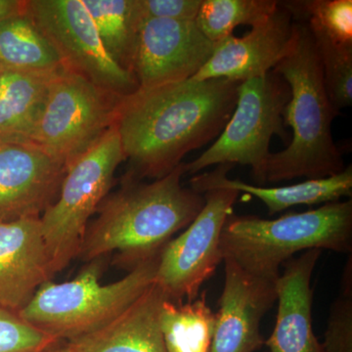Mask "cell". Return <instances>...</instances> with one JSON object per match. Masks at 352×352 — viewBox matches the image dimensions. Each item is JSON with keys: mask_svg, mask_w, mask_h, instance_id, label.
<instances>
[{"mask_svg": "<svg viewBox=\"0 0 352 352\" xmlns=\"http://www.w3.org/2000/svg\"><path fill=\"white\" fill-rule=\"evenodd\" d=\"M185 173L182 163L153 182L124 177L88 224L78 256L89 263L113 252L117 263L131 270L160 254L205 206L203 194L182 186Z\"/></svg>", "mask_w": 352, "mask_h": 352, "instance_id": "2", "label": "cell"}, {"mask_svg": "<svg viewBox=\"0 0 352 352\" xmlns=\"http://www.w3.org/2000/svg\"><path fill=\"white\" fill-rule=\"evenodd\" d=\"M24 10L56 48L65 66L118 96L138 89L133 74L109 56L82 0H25Z\"/></svg>", "mask_w": 352, "mask_h": 352, "instance_id": "10", "label": "cell"}, {"mask_svg": "<svg viewBox=\"0 0 352 352\" xmlns=\"http://www.w3.org/2000/svg\"><path fill=\"white\" fill-rule=\"evenodd\" d=\"M203 0H139L146 19L196 21Z\"/></svg>", "mask_w": 352, "mask_h": 352, "instance_id": "28", "label": "cell"}, {"mask_svg": "<svg viewBox=\"0 0 352 352\" xmlns=\"http://www.w3.org/2000/svg\"><path fill=\"white\" fill-rule=\"evenodd\" d=\"M273 71L291 89L283 119L293 138L283 151L270 153L261 184L298 177L319 179L342 173L346 168L344 157L332 133L333 120L340 112L329 97L320 58L305 23L295 20L293 46Z\"/></svg>", "mask_w": 352, "mask_h": 352, "instance_id": "3", "label": "cell"}, {"mask_svg": "<svg viewBox=\"0 0 352 352\" xmlns=\"http://www.w3.org/2000/svg\"><path fill=\"white\" fill-rule=\"evenodd\" d=\"M58 344L60 340L34 327L19 314L0 307V352H36Z\"/></svg>", "mask_w": 352, "mask_h": 352, "instance_id": "27", "label": "cell"}, {"mask_svg": "<svg viewBox=\"0 0 352 352\" xmlns=\"http://www.w3.org/2000/svg\"><path fill=\"white\" fill-rule=\"evenodd\" d=\"M120 98L65 66L51 85L32 144L68 168L113 126Z\"/></svg>", "mask_w": 352, "mask_h": 352, "instance_id": "8", "label": "cell"}, {"mask_svg": "<svg viewBox=\"0 0 352 352\" xmlns=\"http://www.w3.org/2000/svg\"><path fill=\"white\" fill-rule=\"evenodd\" d=\"M25 0H0V22L23 12Z\"/></svg>", "mask_w": 352, "mask_h": 352, "instance_id": "29", "label": "cell"}, {"mask_svg": "<svg viewBox=\"0 0 352 352\" xmlns=\"http://www.w3.org/2000/svg\"><path fill=\"white\" fill-rule=\"evenodd\" d=\"M53 276L41 217L0 222V307L19 314Z\"/></svg>", "mask_w": 352, "mask_h": 352, "instance_id": "15", "label": "cell"}, {"mask_svg": "<svg viewBox=\"0 0 352 352\" xmlns=\"http://www.w3.org/2000/svg\"><path fill=\"white\" fill-rule=\"evenodd\" d=\"M223 263L226 280L210 352L258 351L265 344L261 321L277 302L276 282L245 272L232 259Z\"/></svg>", "mask_w": 352, "mask_h": 352, "instance_id": "13", "label": "cell"}, {"mask_svg": "<svg viewBox=\"0 0 352 352\" xmlns=\"http://www.w3.org/2000/svg\"><path fill=\"white\" fill-rule=\"evenodd\" d=\"M351 256L342 277V292L329 315L324 352H352V268Z\"/></svg>", "mask_w": 352, "mask_h": 352, "instance_id": "26", "label": "cell"}, {"mask_svg": "<svg viewBox=\"0 0 352 352\" xmlns=\"http://www.w3.org/2000/svg\"><path fill=\"white\" fill-rule=\"evenodd\" d=\"M82 1L109 56L132 73L139 32L145 21L139 0Z\"/></svg>", "mask_w": 352, "mask_h": 352, "instance_id": "21", "label": "cell"}, {"mask_svg": "<svg viewBox=\"0 0 352 352\" xmlns=\"http://www.w3.org/2000/svg\"><path fill=\"white\" fill-rule=\"evenodd\" d=\"M234 164L217 166L214 170L194 176L190 179V188L204 194L214 188H229L256 196L263 201L273 215L298 205H319L333 203L352 195V168L349 164L342 173L319 179H308L298 184L287 186L264 187L248 184L238 179H229L227 173Z\"/></svg>", "mask_w": 352, "mask_h": 352, "instance_id": "17", "label": "cell"}, {"mask_svg": "<svg viewBox=\"0 0 352 352\" xmlns=\"http://www.w3.org/2000/svg\"><path fill=\"white\" fill-rule=\"evenodd\" d=\"M215 314L208 305L207 291L188 302L164 300L160 326L166 352H210Z\"/></svg>", "mask_w": 352, "mask_h": 352, "instance_id": "22", "label": "cell"}, {"mask_svg": "<svg viewBox=\"0 0 352 352\" xmlns=\"http://www.w3.org/2000/svg\"><path fill=\"white\" fill-rule=\"evenodd\" d=\"M60 69L0 75V144H32L51 85Z\"/></svg>", "mask_w": 352, "mask_h": 352, "instance_id": "19", "label": "cell"}, {"mask_svg": "<svg viewBox=\"0 0 352 352\" xmlns=\"http://www.w3.org/2000/svg\"><path fill=\"white\" fill-rule=\"evenodd\" d=\"M294 19L342 45L352 46L351 0L283 2Z\"/></svg>", "mask_w": 352, "mask_h": 352, "instance_id": "24", "label": "cell"}, {"mask_svg": "<svg viewBox=\"0 0 352 352\" xmlns=\"http://www.w3.org/2000/svg\"><path fill=\"white\" fill-rule=\"evenodd\" d=\"M295 39V20L283 2L267 20L252 27L245 36H227L214 43L210 61L196 80H224L242 82L273 71L286 57Z\"/></svg>", "mask_w": 352, "mask_h": 352, "instance_id": "12", "label": "cell"}, {"mask_svg": "<svg viewBox=\"0 0 352 352\" xmlns=\"http://www.w3.org/2000/svg\"><path fill=\"white\" fill-rule=\"evenodd\" d=\"M308 30L320 58L329 97L340 113L352 103V46L342 45L320 32Z\"/></svg>", "mask_w": 352, "mask_h": 352, "instance_id": "25", "label": "cell"}, {"mask_svg": "<svg viewBox=\"0 0 352 352\" xmlns=\"http://www.w3.org/2000/svg\"><path fill=\"white\" fill-rule=\"evenodd\" d=\"M276 0H203L196 23L204 36L219 43L238 25L261 24L276 11Z\"/></svg>", "mask_w": 352, "mask_h": 352, "instance_id": "23", "label": "cell"}, {"mask_svg": "<svg viewBox=\"0 0 352 352\" xmlns=\"http://www.w3.org/2000/svg\"><path fill=\"white\" fill-rule=\"evenodd\" d=\"M239 85L189 78L122 97L113 126L129 163L124 177L159 179L189 152L219 138L235 109Z\"/></svg>", "mask_w": 352, "mask_h": 352, "instance_id": "1", "label": "cell"}, {"mask_svg": "<svg viewBox=\"0 0 352 352\" xmlns=\"http://www.w3.org/2000/svg\"><path fill=\"white\" fill-rule=\"evenodd\" d=\"M67 168L34 144H0V222L41 217L57 200Z\"/></svg>", "mask_w": 352, "mask_h": 352, "instance_id": "14", "label": "cell"}, {"mask_svg": "<svg viewBox=\"0 0 352 352\" xmlns=\"http://www.w3.org/2000/svg\"><path fill=\"white\" fill-rule=\"evenodd\" d=\"M64 67L56 48L25 10L0 22V75L50 73Z\"/></svg>", "mask_w": 352, "mask_h": 352, "instance_id": "20", "label": "cell"}, {"mask_svg": "<svg viewBox=\"0 0 352 352\" xmlns=\"http://www.w3.org/2000/svg\"><path fill=\"white\" fill-rule=\"evenodd\" d=\"M321 250L303 252L283 264L276 281L278 312L265 340L270 352H324L312 328V274Z\"/></svg>", "mask_w": 352, "mask_h": 352, "instance_id": "16", "label": "cell"}, {"mask_svg": "<svg viewBox=\"0 0 352 352\" xmlns=\"http://www.w3.org/2000/svg\"><path fill=\"white\" fill-rule=\"evenodd\" d=\"M164 300L154 282L107 325L67 342L73 352H166L160 326Z\"/></svg>", "mask_w": 352, "mask_h": 352, "instance_id": "18", "label": "cell"}, {"mask_svg": "<svg viewBox=\"0 0 352 352\" xmlns=\"http://www.w3.org/2000/svg\"><path fill=\"white\" fill-rule=\"evenodd\" d=\"M220 247L223 258L232 259L245 272L276 282L280 268L298 252L351 254L352 201H333L277 219L232 214L224 224Z\"/></svg>", "mask_w": 352, "mask_h": 352, "instance_id": "4", "label": "cell"}, {"mask_svg": "<svg viewBox=\"0 0 352 352\" xmlns=\"http://www.w3.org/2000/svg\"><path fill=\"white\" fill-rule=\"evenodd\" d=\"M159 258L138 264L109 284L100 282L104 258L89 261L73 280L44 284L18 314L60 342L83 337L117 318L154 284Z\"/></svg>", "mask_w": 352, "mask_h": 352, "instance_id": "5", "label": "cell"}, {"mask_svg": "<svg viewBox=\"0 0 352 352\" xmlns=\"http://www.w3.org/2000/svg\"><path fill=\"white\" fill-rule=\"evenodd\" d=\"M124 161L119 133L113 126L67 168L57 200L41 217L53 275L78 256L90 217L109 195L116 170Z\"/></svg>", "mask_w": 352, "mask_h": 352, "instance_id": "6", "label": "cell"}, {"mask_svg": "<svg viewBox=\"0 0 352 352\" xmlns=\"http://www.w3.org/2000/svg\"><path fill=\"white\" fill-rule=\"evenodd\" d=\"M36 352H73V351H72L71 346H69L68 342H66V344H58L56 346L48 347V349H43V351Z\"/></svg>", "mask_w": 352, "mask_h": 352, "instance_id": "30", "label": "cell"}, {"mask_svg": "<svg viewBox=\"0 0 352 352\" xmlns=\"http://www.w3.org/2000/svg\"><path fill=\"white\" fill-rule=\"evenodd\" d=\"M239 192L214 188L203 194L205 206L178 237L161 254L155 285L173 302H188L200 295L201 287L223 261L220 241L224 224L233 214Z\"/></svg>", "mask_w": 352, "mask_h": 352, "instance_id": "9", "label": "cell"}, {"mask_svg": "<svg viewBox=\"0 0 352 352\" xmlns=\"http://www.w3.org/2000/svg\"><path fill=\"white\" fill-rule=\"evenodd\" d=\"M291 98L288 83L275 71L240 82L230 120L217 141L193 162L185 163L188 175L219 164L250 166L252 177L261 184L263 168L270 155L273 135L283 139V113Z\"/></svg>", "mask_w": 352, "mask_h": 352, "instance_id": "7", "label": "cell"}, {"mask_svg": "<svg viewBox=\"0 0 352 352\" xmlns=\"http://www.w3.org/2000/svg\"><path fill=\"white\" fill-rule=\"evenodd\" d=\"M214 43L196 21L146 19L139 32L132 74L139 88L182 82L210 61Z\"/></svg>", "mask_w": 352, "mask_h": 352, "instance_id": "11", "label": "cell"}]
</instances>
